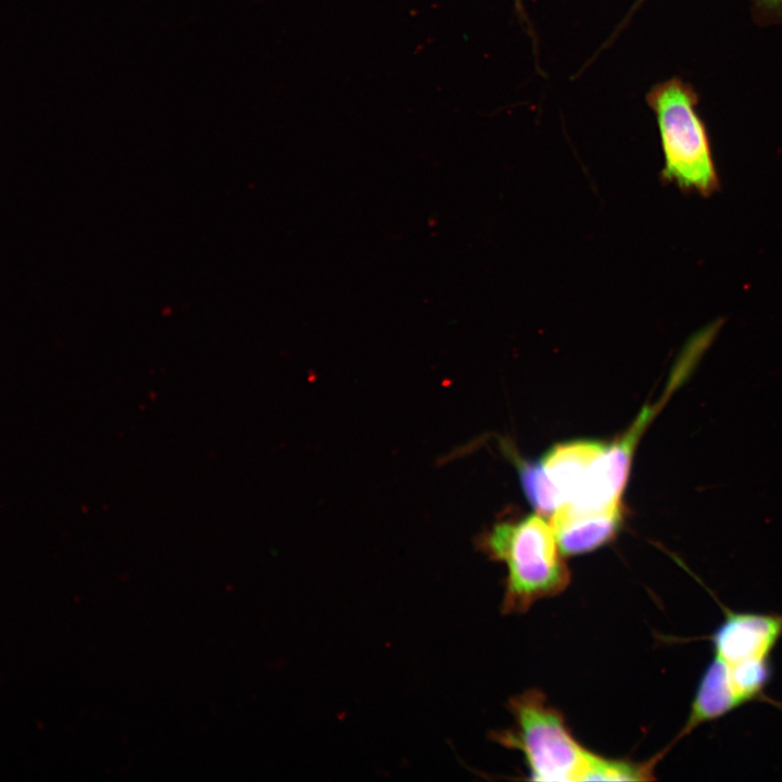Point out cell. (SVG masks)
Instances as JSON below:
<instances>
[{"instance_id": "cell-4", "label": "cell", "mask_w": 782, "mask_h": 782, "mask_svg": "<svg viewBox=\"0 0 782 782\" xmlns=\"http://www.w3.org/2000/svg\"><path fill=\"white\" fill-rule=\"evenodd\" d=\"M507 707L514 724L494 732L492 739L524 755L531 780L586 781L596 754L575 739L563 714L541 691L514 696Z\"/></svg>"}, {"instance_id": "cell-9", "label": "cell", "mask_w": 782, "mask_h": 782, "mask_svg": "<svg viewBox=\"0 0 782 782\" xmlns=\"http://www.w3.org/2000/svg\"><path fill=\"white\" fill-rule=\"evenodd\" d=\"M756 14L765 21H782V0H753Z\"/></svg>"}, {"instance_id": "cell-2", "label": "cell", "mask_w": 782, "mask_h": 782, "mask_svg": "<svg viewBox=\"0 0 782 782\" xmlns=\"http://www.w3.org/2000/svg\"><path fill=\"white\" fill-rule=\"evenodd\" d=\"M480 547L506 566L502 605L506 614L524 613L570 582L552 526L539 515L495 524L481 538Z\"/></svg>"}, {"instance_id": "cell-7", "label": "cell", "mask_w": 782, "mask_h": 782, "mask_svg": "<svg viewBox=\"0 0 782 782\" xmlns=\"http://www.w3.org/2000/svg\"><path fill=\"white\" fill-rule=\"evenodd\" d=\"M606 445L594 441H573L555 445L541 464L556 489L562 505L570 503L579 491L592 463Z\"/></svg>"}, {"instance_id": "cell-3", "label": "cell", "mask_w": 782, "mask_h": 782, "mask_svg": "<svg viewBox=\"0 0 782 782\" xmlns=\"http://www.w3.org/2000/svg\"><path fill=\"white\" fill-rule=\"evenodd\" d=\"M664 154L663 180L682 192L710 197L720 189L708 129L694 87L680 77L654 85L646 94Z\"/></svg>"}, {"instance_id": "cell-5", "label": "cell", "mask_w": 782, "mask_h": 782, "mask_svg": "<svg viewBox=\"0 0 782 782\" xmlns=\"http://www.w3.org/2000/svg\"><path fill=\"white\" fill-rule=\"evenodd\" d=\"M654 417L653 411L644 407L627 432L616 442L606 445L604 452L592 463L576 496L566 505L579 512L621 505L620 499L635 447Z\"/></svg>"}, {"instance_id": "cell-1", "label": "cell", "mask_w": 782, "mask_h": 782, "mask_svg": "<svg viewBox=\"0 0 782 782\" xmlns=\"http://www.w3.org/2000/svg\"><path fill=\"white\" fill-rule=\"evenodd\" d=\"M712 596L723 619L705 638L711 646V658L673 742L748 703H773L766 697V689L773 673L772 653L782 638V614L735 611Z\"/></svg>"}, {"instance_id": "cell-8", "label": "cell", "mask_w": 782, "mask_h": 782, "mask_svg": "<svg viewBox=\"0 0 782 782\" xmlns=\"http://www.w3.org/2000/svg\"><path fill=\"white\" fill-rule=\"evenodd\" d=\"M516 461L528 500L538 512L552 515L562 505V501L542 464Z\"/></svg>"}, {"instance_id": "cell-6", "label": "cell", "mask_w": 782, "mask_h": 782, "mask_svg": "<svg viewBox=\"0 0 782 782\" xmlns=\"http://www.w3.org/2000/svg\"><path fill=\"white\" fill-rule=\"evenodd\" d=\"M623 521L622 505L601 510L579 512L560 505L551 526L564 555L593 551L615 538Z\"/></svg>"}]
</instances>
